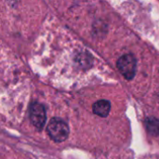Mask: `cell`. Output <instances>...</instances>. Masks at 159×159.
I'll return each instance as SVG.
<instances>
[{
  "label": "cell",
  "mask_w": 159,
  "mask_h": 159,
  "mask_svg": "<svg viewBox=\"0 0 159 159\" xmlns=\"http://www.w3.org/2000/svg\"><path fill=\"white\" fill-rule=\"evenodd\" d=\"M93 113L101 117H106L111 110V102L107 100H100L92 106Z\"/></svg>",
  "instance_id": "277c9868"
},
{
  "label": "cell",
  "mask_w": 159,
  "mask_h": 159,
  "mask_svg": "<svg viewBox=\"0 0 159 159\" xmlns=\"http://www.w3.org/2000/svg\"><path fill=\"white\" fill-rule=\"evenodd\" d=\"M46 109L45 107L38 102H33L30 105V120L32 124L37 129L38 131H41L46 123Z\"/></svg>",
  "instance_id": "3957f363"
},
{
  "label": "cell",
  "mask_w": 159,
  "mask_h": 159,
  "mask_svg": "<svg viewBox=\"0 0 159 159\" xmlns=\"http://www.w3.org/2000/svg\"><path fill=\"white\" fill-rule=\"evenodd\" d=\"M47 132L51 140L56 143L64 142L69 136V127L61 118H52L47 126Z\"/></svg>",
  "instance_id": "6da1fadb"
},
{
  "label": "cell",
  "mask_w": 159,
  "mask_h": 159,
  "mask_svg": "<svg viewBox=\"0 0 159 159\" xmlns=\"http://www.w3.org/2000/svg\"><path fill=\"white\" fill-rule=\"evenodd\" d=\"M117 68L121 75L128 80H131L136 74V60L131 54H126L117 61Z\"/></svg>",
  "instance_id": "7a4b0ae2"
}]
</instances>
